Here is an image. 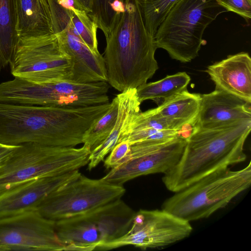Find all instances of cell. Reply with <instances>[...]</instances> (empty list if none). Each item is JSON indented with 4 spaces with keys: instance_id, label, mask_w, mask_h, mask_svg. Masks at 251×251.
<instances>
[{
    "instance_id": "cell-1",
    "label": "cell",
    "mask_w": 251,
    "mask_h": 251,
    "mask_svg": "<svg viewBox=\"0 0 251 251\" xmlns=\"http://www.w3.org/2000/svg\"><path fill=\"white\" fill-rule=\"evenodd\" d=\"M104 114L100 105L82 107L0 102V143L75 147Z\"/></svg>"
},
{
    "instance_id": "cell-2",
    "label": "cell",
    "mask_w": 251,
    "mask_h": 251,
    "mask_svg": "<svg viewBox=\"0 0 251 251\" xmlns=\"http://www.w3.org/2000/svg\"><path fill=\"white\" fill-rule=\"evenodd\" d=\"M251 129V120L194 126L178 161L164 174L166 188L178 192L213 172L244 161V146Z\"/></svg>"
},
{
    "instance_id": "cell-3",
    "label": "cell",
    "mask_w": 251,
    "mask_h": 251,
    "mask_svg": "<svg viewBox=\"0 0 251 251\" xmlns=\"http://www.w3.org/2000/svg\"><path fill=\"white\" fill-rule=\"evenodd\" d=\"M103 56L107 83L123 92L147 83L158 69L154 39L147 31L138 0H127Z\"/></svg>"
},
{
    "instance_id": "cell-4",
    "label": "cell",
    "mask_w": 251,
    "mask_h": 251,
    "mask_svg": "<svg viewBox=\"0 0 251 251\" xmlns=\"http://www.w3.org/2000/svg\"><path fill=\"white\" fill-rule=\"evenodd\" d=\"M251 184V162L239 170L213 172L163 202L161 209L188 222L207 218L225 207Z\"/></svg>"
},
{
    "instance_id": "cell-5",
    "label": "cell",
    "mask_w": 251,
    "mask_h": 251,
    "mask_svg": "<svg viewBox=\"0 0 251 251\" xmlns=\"http://www.w3.org/2000/svg\"><path fill=\"white\" fill-rule=\"evenodd\" d=\"M226 11L215 0H179L156 32V49L165 50L174 59L190 62L198 56L205 42V28Z\"/></svg>"
},
{
    "instance_id": "cell-6",
    "label": "cell",
    "mask_w": 251,
    "mask_h": 251,
    "mask_svg": "<svg viewBox=\"0 0 251 251\" xmlns=\"http://www.w3.org/2000/svg\"><path fill=\"white\" fill-rule=\"evenodd\" d=\"M90 148L19 145L0 163V195L37 178L52 176L76 170L88 164Z\"/></svg>"
},
{
    "instance_id": "cell-7",
    "label": "cell",
    "mask_w": 251,
    "mask_h": 251,
    "mask_svg": "<svg viewBox=\"0 0 251 251\" xmlns=\"http://www.w3.org/2000/svg\"><path fill=\"white\" fill-rule=\"evenodd\" d=\"M135 213L119 199L90 212L55 221V231L65 251H94L125 234Z\"/></svg>"
},
{
    "instance_id": "cell-8",
    "label": "cell",
    "mask_w": 251,
    "mask_h": 251,
    "mask_svg": "<svg viewBox=\"0 0 251 251\" xmlns=\"http://www.w3.org/2000/svg\"><path fill=\"white\" fill-rule=\"evenodd\" d=\"M106 81L76 83L67 80L36 83L15 77L0 83V102L82 107L109 102Z\"/></svg>"
},
{
    "instance_id": "cell-9",
    "label": "cell",
    "mask_w": 251,
    "mask_h": 251,
    "mask_svg": "<svg viewBox=\"0 0 251 251\" xmlns=\"http://www.w3.org/2000/svg\"><path fill=\"white\" fill-rule=\"evenodd\" d=\"M10 65L15 77L36 83L69 81L72 68L54 34L20 37Z\"/></svg>"
},
{
    "instance_id": "cell-10",
    "label": "cell",
    "mask_w": 251,
    "mask_h": 251,
    "mask_svg": "<svg viewBox=\"0 0 251 251\" xmlns=\"http://www.w3.org/2000/svg\"><path fill=\"white\" fill-rule=\"evenodd\" d=\"M125 192L123 185L81 174L47 196L36 210L55 221L92 211L121 199Z\"/></svg>"
},
{
    "instance_id": "cell-11",
    "label": "cell",
    "mask_w": 251,
    "mask_h": 251,
    "mask_svg": "<svg viewBox=\"0 0 251 251\" xmlns=\"http://www.w3.org/2000/svg\"><path fill=\"white\" fill-rule=\"evenodd\" d=\"M193 231L189 222L161 209L136 212L128 231L123 236L98 246L106 251L132 245L142 250L161 248L188 237Z\"/></svg>"
},
{
    "instance_id": "cell-12",
    "label": "cell",
    "mask_w": 251,
    "mask_h": 251,
    "mask_svg": "<svg viewBox=\"0 0 251 251\" xmlns=\"http://www.w3.org/2000/svg\"><path fill=\"white\" fill-rule=\"evenodd\" d=\"M65 251L55 221L38 211L0 218V251Z\"/></svg>"
},
{
    "instance_id": "cell-13",
    "label": "cell",
    "mask_w": 251,
    "mask_h": 251,
    "mask_svg": "<svg viewBox=\"0 0 251 251\" xmlns=\"http://www.w3.org/2000/svg\"><path fill=\"white\" fill-rule=\"evenodd\" d=\"M186 144V138L176 137L151 151L131 158L110 170L103 180L123 184L134 178L150 174L165 173L177 162Z\"/></svg>"
},
{
    "instance_id": "cell-14",
    "label": "cell",
    "mask_w": 251,
    "mask_h": 251,
    "mask_svg": "<svg viewBox=\"0 0 251 251\" xmlns=\"http://www.w3.org/2000/svg\"><path fill=\"white\" fill-rule=\"evenodd\" d=\"M78 170L37 178L18 185L0 195V218L36 210L50 194L78 177Z\"/></svg>"
},
{
    "instance_id": "cell-15",
    "label": "cell",
    "mask_w": 251,
    "mask_h": 251,
    "mask_svg": "<svg viewBox=\"0 0 251 251\" xmlns=\"http://www.w3.org/2000/svg\"><path fill=\"white\" fill-rule=\"evenodd\" d=\"M62 50L71 58L70 81L87 83L107 81L103 57L91 50L65 26L53 28Z\"/></svg>"
},
{
    "instance_id": "cell-16",
    "label": "cell",
    "mask_w": 251,
    "mask_h": 251,
    "mask_svg": "<svg viewBox=\"0 0 251 251\" xmlns=\"http://www.w3.org/2000/svg\"><path fill=\"white\" fill-rule=\"evenodd\" d=\"M251 103L215 88L209 93L201 95L200 109L194 126H216L251 120Z\"/></svg>"
},
{
    "instance_id": "cell-17",
    "label": "cell",
    "mask_w": 251,
    "mask_h": 251,
    "mask_svg": "<svg viewBox=\"0 0 251 251\" xmlns=\"http://www.w3.org/2000/svg\"><path fill=\"white\" fill-rule=\"evenodd\" d=\"M205 72L215 88L251 103V59L247 52L229 55L208 66Z\"/></svg>"
},
{
    "instance_id": "cell-18",
    "label": "cell",
    "mask_w": 251,
    "mask_h": 251,
    "mask_svg": "<svg viewBox=\"0 0 251 251\" xmlns=\"http://www.w3.org/2000/svg\"><path fill=\"white\" fill-rule=\"evenodd\" d=\"M52 28L67 26L91 50L99 53L98 49L96 24L88 13L77 8L73 0H48Z\"/></svg>"
},
{
    "instance_id": "cell-19",
    "label": "cell",
    "mask_w": 251,
    "mask_h": 251,
    "mask_svg": "<svg viewBox=\"0 0 251 251\" xmlns=\"http://www.w3.org/2000/svg\"><path fill=\"white\" fill-rule=\"evenodd\" d=\"M119 100L118 113L114 126L109 135L91 151L89 159L95 165L104 157L118 143L133 117L140 112V104L136 88L126 89L117 95Z\"/></svg>"
},
{
    "instance_id": "cell-20",
    "label": "cell",
    "mask_w": 251,
    "mask_h": 251,
    "mask_svg": "<svg viewBox=\"0 0 251 251\" xmlns=\"http://www.w3.org/2000/svg\"><path fill=\"white\" fill-rule=\"evenodd\" d=\"M19 37L53 34L48 0H15Z\"/></svg>"
},
{
    "instance_id": "cell-21",
    "label": "cell",
    "mask_w": 251,
    "mask_h": 251,
    "mask_svg": "<svg viewBox=\"0 0 251 251\" xmlns=\"http://www.w3.org/2000/svg\"><path fill=\"white\" fill-rule=\"evenodd\" d=\"M200 99V94L190 93L186 89L164 99L155 108L160 115L189 136L196 123Z\"/></svg>"
},
{
    "instance_id": "cell-22",
    "label": "cell",
    "mask_w": 251,
    "mask_h": 251,
    "mask_svg": "<svg viewBox=\"0 0 251 251\" xmlns=\"http://www.w3.org/2000/svg\"><path fill=\"white\" fill-rule=\"evenodd\" d=\"M15 0H0V72L10 64L19 36L17 32Z\"/></svg>"
},
{
    "instance_id": "cell-23",
    "label": "cell",
    "mask_w": 251,
    "mask_h": 251,
    "mask_svg": "<svg viewBox=\"0 0 251 251\" xmlns=\"http://www.w3.org/2000/svg\"><path fill=\"white\" fill-rule=\"evenodd\" d=\"M191 78L186 72H178L155 82L146 83L136 88L140 102L148 100L166 99L187 89Z\"/></svg>"
},
{
    "instance_id": "cell-24",
    "label": "cell",
    "mask_w": 251,
    "mask_h": 251,
    "mask_svg": "<svg viewBox=\"0 0 251 251\" xmlns=\"http://www.w3.org/2000/svg\"><path fill=\"white\" fill-rule=\"evenodd\" d=\"M127 0H92L90 18L108 38L123 14Z\"/></svg>"
},
{
    "instance_id": "cell-25",
    "label": "cell",
    "mask_w": 251,
    "mask_h": 251,
    "mask_svg": "<svg viewBox=\"0 0 251 251\" xmlns=\"http://www.w3.org/2000/svg\"><path fill=\"white\" fill-rule=\"evenodd\" d=\"M110 103L107 111L90 126L83 136V144L89 147L91 151L104 141L114 128L119 109L117 96Z\"/></svg>"
},
{
    "instance_id": "cell-26",
    "label": "cell",
    "mask_w": 251,
    "mask_h": 251,
    "mask_svg": "<svg viewBox=\"0 0 251 251\" xmlns=\"http://www.w3.org/2000/svg\"><path fill=\"white\" fill-rule=\"evenodd\" d=\"M179 0H138L145 27L154 38L170 11Z\"/></svg>"
},
{
    "instance_id": "cell-27",
    "label": "cell",
    "mask_w": 251,
    "mask_h": 251,
    "mask_svg": "<svg viewBox=\"0 0 251 251\" xmlns=\"http://www.w3.org/2000/svg\"><path fill=\"white\" fill-rule=\"evenodd\" d=\"M142 128H154L158 130H179L171 122L160 115L155 108L149 109L145 112H140L135 115L123 133Z\"/></svg>"
},
{
    "instance_id": "cell-28",
    "label": "cell",
    "mask_w": 251,
    "mask_h": 251,
    "mask_svg": "<svg viewBox=\"0 0 251 251\" xmlns=\"http://www.w3.org/2000/svg\"><path fill=\"white\" fill-rule=\"evenodd\" d=\"M179 136L186 138L183 133L177 130L142 128L124 133L120 137L118 142L127 140L131 145L142 141H165Z\"/></svg>"
},
{
    "instance_id": "cell-29",
    "label": "cell",
    "mask_w": 251,
    "mask_h": 251,
    "mask_svg": "<svg viewBox=\"0 0 251 251\" xmlns=\"http://www.w3.org/2000/svg\"><path fill=\"white\" fill-rule=\"evenodd\" d=\"M130 150V145L127 140L118 142L110 151L104 162L107 169H113L124 162Z\"/></svg>"
},
{
    "instance_id": "cell-30",
    "label": "cell",
    "mask_w": 251,
    "mask_h": 251,
    "mask_svg": "<svg viewBox=\"0 0 251 251\" xmlns=\"http://www.w3.org/2000/svg\"><path fill=\"white\" fill-rule=\"evenodd\" d=\"M226 11L235 13L249 21L251 18V0H215Z\"/></svg>"
},
{
    "instance_id": "cell-31",
    "label": "cell",
    "mask_w": 251,
    "mask_h": 251,
    "mask_svg": "<svg viewBox=\"0 0 251 251\" xmlns=\"http://www.w3.org/2000/svg\"><path fill=\"white\" fill-rule=\"evenodd\" d=\"M18 146L0 143V163L9 157Z\"/></svg>"
},
{
    "instance_id": "cell-32",
    "label": "cell",
    "mask_w": 251,
    "mask_h": 251,
    "mask_svg": "<svg viewBox=\"0 0 251 251\" xmlns=\"http://www.w3.org/2000/svg\"><path fill=\"white\" fill-rule=\"evenodd\" d=\"M79 9L89 13L91 11L92 0H73Z\"/></svg>"
}]
</instances>
